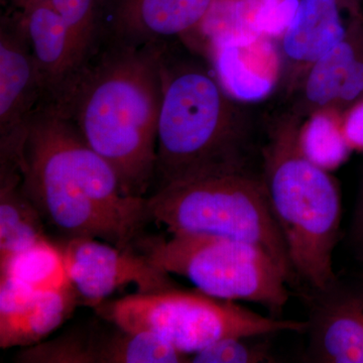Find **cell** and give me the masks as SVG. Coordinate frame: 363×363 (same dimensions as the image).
I'll return each instance as SVG.
<instances>
[{"instance_id":"cell-1","label":"cell","mask_w":363,"mask_h":363,"mask_svg":"<svg viewBox=\"0 0 363 363\" xmlns=\"http://www.w3.org/2000/svg\"><path fill=\"white\" fill-rule=\"evenodd\" d=\"M21 187L45 223L67 240L135 248L152 222L147 198L124 194L111 164L50 105H40L30 121Z\"/></svg>"},{"instance_id":"cell-2","label":"cell","mask_w":363,"mask_h":363,"mask_svg":"<svg viewBox=\"0 0 363 363\" xmlns=\"http://www.w3.org/2000/svg\"><path fill=\"white\" fill-rule=\"evenodd\" d=\"M166 44L104 42L55 107L116 171L124 194L147 198L156 179Z\"/></svg>"},{"instance_id":"cell-3","label":"cell","mask_w":363,"mask_h":363,"mask_svg":"<svg viewBox=\"0 0 363 363\" xmlns=\"http://www.w3.org/2000/svg\"><path fill=\"white\" fill-rule=\"evenodd\" d=\"M162 79L157 189L250 169L252 114L224 90L213 69L183 42L168 43Z\"/></svg>"},{"instance_id":"cell-4","label":"cell","mask_w":363,"mask_h":363,"mask_svg":"<svg viewBox=\"0 0 363 363\" xmlns=\"http://www.w3.org/2000/svg\"><path fill=\"white\" fill-rule=\"evenodd\" d=\"M303 123L286 112L267 124L262 175L293 272L322 292L338 279L332 257L342 206L336 181L301 149Z\"/></svg>"},{"instance_id":"cell-5","label":"cell","mask_w":363,"mask_h":363,"mask_svg":"<svg viewBox=\"0 0 363 363\" xmlns=\"http://www.w3.org/2000/svg\"><path fill=\"white\" fill-rule=\"evenodd\" d=\"M147 200L152 221L169 233L210 234L252 243L292 277L262 173L250 168L172 184L157 189Z\"/></svg>"},{"instance_id":"cell-6","label":"cell","mask_w":363,"mask_h":363,"mask_svg":"<svg viewBox=\"0 0 363 363\" xmlns=\"http://www.w3.org/2000/svg\"><path fill=\"white\" fill-rule=\"evenodd\" d=\"M93 308L102 319L125 330L152 334L185 355L222 339L307 332V321L262 316L234 301L210 297L198 290L135 292Z\"/></svg>"},{"instance_id":"cell-7","label":"cell","mask_w":363,"mask_h":363,"mask_svg":"<svg viewBox=\"0 0 363 363\" xmlns=\"http://www.w3.org/2000/svg\"><path fill=\"white\" fill-rule=\"evenodd\" d=\"M135 250L169 274L188 279L210 297L247 301L279 317L290 293L286 272L262 248L252 243L201 233L140 238Z\"/></svg>"},{"instance_id":"cell-8","label":"cell","mask_w":363,"mask_h":363,"mask_svg":"<svg viewBox=\"0 0 363 363\" xmlns=\"http://www.w3.org/2000/svg\"><path fill=\"white\" fill-rule=\"evenodd\" d=\"M44 88L20 13L0 21V175L21 174L28 128Z\"/></svg>"},{"instance_id":"cell-9","label":"cell","mask_w":363,"mask_h":363,"mask_svg":"<svg viewBox=\"0 0 363 363\" xmlns=\"http://www.w3.org/2000/svg\"><path fill=\"white\" fill-rule=\"evenodd\" d=\"M59 245L81 303L91 307L130 285L138 293L177 288L171 274L135 248L123 250L92 238H70Z\"/></svg>"},{"instance_id":"cell-10","label":"cell","mask_w":363,"mask_h":363,"mask_svg":"<svg viewBox=\"0 0 363 363\" xmlns=\"http://www.w3.org/2000/svg\"><path fill=\"white\" fill-rule=\"evenodd\" d=\"M180 353L145 332L125 330L105 320L73 327L63 334L23 348L20 363H177Z\"/></svg>"},{"instance_id":"cell-11","label":"cell","mask_w":363,"mask_h":363,"mask_svg":"<svg viewBox=\"0 0 363 363\" xmlns=\"http://www.w3.org/2000/svg\"><path fill=\"white\" fill-rule=\"evenodd\" d=\"M291 116L303 123L319 111L342 116L363 101V23L354 21L345 39L313 64L289 93Z\"/></svg>"},{"instance_id":"cell-12","label":"cell","mask_w":363,"mask_h":363,"mask_svg":"<svg viewBox=\"0 0 363 363\" xmlns=\"http://www.w3.org/2000/svg\"><path fill=\"white\" fill-rule=\"evenodd\" d=\"M214 2L215 0H104V42L130 45L184 43L192 30L202 28Z\"/></svg>"},{"instance_id":"cell-13","label":"cell","mask_w":363,"mask_h":363,"mask_svg":"<svg viewBox=\"0 0 363 363\" xmlns=\"http://www.w3.org/2000/svg\"><path fill=\"white\" fill-rule=\"evenodd\" d=\"M306 333L310 362L363 363V283L314 292Z\"/></svg>"},{"instance_id":"cell-14","label":"cell","mask_w":363,"mask_h":363,"mask_svg":"<svg viewBox=\"0 0 363 363\" xmlns=\"http://www.w3.org/2000/svg\"><path fill=\"white\" fill-rule=\"evenodd\" d=\"M81 303L75 288L35 292L11 277L0 276V346L28 347L44 341Z\"/></svg>"},{"instance_id":"cell-15","label":"cell","mask_w":363,"mask_h":363,"mask_svg":"<svg viewBox=\"0 0 363 363\" xmlns=\"http://www.w3.org/2000/svg\"><path fill=\"white\" fill-rule=\"evenodd\" d=\"M16 11L23 20L42 80V104L57 105L70 91L85 60L68 26L48 0Z\"/></svg>"},{"instance_id":"cell-16","label":"cell","mask_w":363,"mask_h":363,"mask_svg":"<svg viewBox=\"0 0 363 363\" xmlns=\"http://www.w3.org/2000/svg\"><path fill=\"white\" fill-rule=\"evenodd\" d=\"M353 23L344 21L338 0H300L281 37L279 78L288 94L313 64L345 39Z\"/></svg>"},{"instance_id":"cell-17","label":"cell","mask_w":363,"mask_h":363,"mask_svg":"<svg viewBox=\"0 0 363 363\" xmlns=\"http://www.w3.org/2000/svg\"><path fill=\"white\" fill-rule=\"evenodd\" d=\"M257 35H219L211 38L213 70L224 90L234 99L250 104L269 96L279 79L247 59V45Z\"/></svg>"},{"instance_id":"cell-18","label":"cell","mask_w":363,"mask_h":363,"mask_svg":"<svg viewBox=\"0 0 363 363\" xmlns=\"http://www.w3.org/2000/svg\"><path fill=\"white\" fill-rule=\"evenodd\" d=\"M21 183L18 178L0 180V269L18 253L48 238L45 222Z\"/></svg>"},{"instance_id":"cell-19","label":"cell","mask_w":363,"mask_h":363,"mask_svg":"<svg viewBox=\"0 0 363 363\" xmlns=\"http://www.w3.org/2000/svg\"><path fill=\"white\" fill-rule=\"evenodd\" d=\"M2 274L16 279L35 292L74 288L61 247L48 238L16 255L0 269Z\"/></svg>"},{"instance_id":"cell-20","label":"cell","mask_w":363,"mask_h":363,"mask_svg":"<svg viewBox=\"0 0 363 363\" xmlns=\"http://www.w3.org/2000/svg\"><path fill=\"white\" fill-rule=\"evenodd\" d=\"M332 111H319L301 126L300 145L306 157L320 168H338L350 156V143L344 135L342 119Z\"/></svg>"},{"instance_id":"cell-21","label":"cell","mask_w":363,"mask_h":363,"mask_svg":"<svg viewBox=\"0 0 363 363\" xmlns=\"http://www.w3.org/2000/svg\"><path fill=\"white\" fill-rule=\"evenodd\" d=\"M68 26L86 63L104 42V0H48Z\"/></svg>"},{"instance_id":"cell-22","label":"cell","mask_w":363,"mask_h":363,"mask_svg":"<svg viewBox=\"0 0 363 363\" xmlns=\"http://www.w3.org/2000/svg\"><path fill=\"white\" fill-rule=\"evenodd\" d=\"M255 337H233L217 341L191 357L194 363H262L274 362L264 344L250 343Z\"/></svg>"},{"instance_id":"cell-23","label":"cell","mask_w":363,"mask_h":363,"mask_svg":"<svg viewBox=\"0 0 363 363\" xmlns=\"http://www.w3.org/2000/svg\"><path fill=\"white\" fill-rule=\"evenodd\" d=\"M300 0H262L250 18L253 32L260 37H283L292 25Z\"/></svg>"},{"instance_id":"cell-24","label":"cell","mask_w":363,"mask_h":363,"mask_svg":"<svg viewBox=\"0 0 363 363\" xmlns=\"http://www.w3.org/2000/svg\"><path fill=\"white\" fill-rule=\"evenodd\" d=\"M344 114L343 133L351 149L363 150V101Z\"/></svg>"},{"instance_id":"cell-25","label":"cell","mask_w":363,"mask_h":363,"mask_svg":"<svg viewBox=\"0 0 363 363\" xmlns=\"http://www.w3.org/2000/svg\"><path fill=\"white\" fill-rule=\"evenodd\" d=\"M351 240L354 242L357 255L363 260V184L353 216Z\"/></svg>"},{"instance_id":"cell-26","label":"cell","mask_w":363,"mask_h":363,"mask_svg":"<svg viewBox=\"0 0 363 363\" xmlns=\"http://www.w3.org/2000/svg\"><path fill=\"white\" fill-rule=\"evenodd\" d=\"M42 1H45V0H2V4H4L6 9H9V11H23L33 4Z\"/></svg>"}]
</instances>
